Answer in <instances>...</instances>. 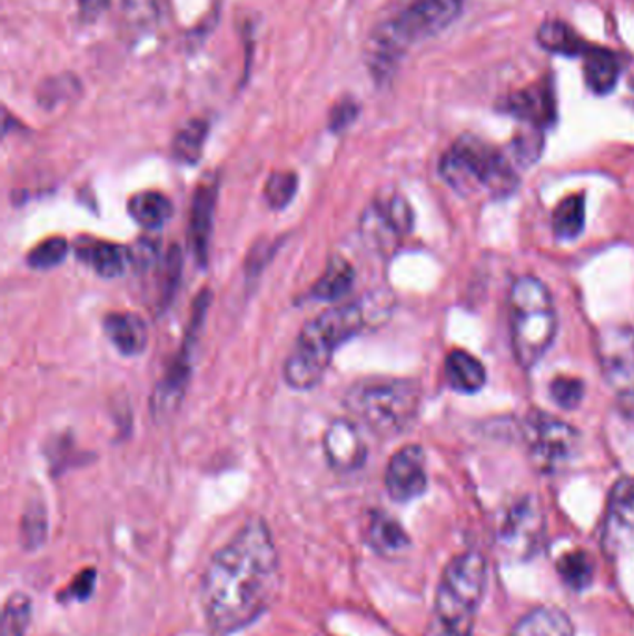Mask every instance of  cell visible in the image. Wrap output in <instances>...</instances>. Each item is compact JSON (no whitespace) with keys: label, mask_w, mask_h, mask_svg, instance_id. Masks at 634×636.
I'll return each mask as SVG.
<instances>
[{"label":"cell","mask_w":634,"mask_h":636,"mask_svg":"<svg viewBox=\"0 0 634 636\" xmlns=\"http://www.w3.org/2000/svg\"><path fill=\"white\" fill-rule=\"evenodd\" d=\"M354 279H356V272L350 262L340 257H334L317 284L313 285L311 296L315 300L337 301L350 290Z\"/></svg>","instance_id":"d4e9b609"},{"label":"cell","mask_w":634,"mask_h":636,"mask_svg":"<svg viewBox=\"0 0 634 636\" xmlns=\"http://www.w3.org/2000/svg\"><path fill=\"white\" fill-rule=\"evenodd\" d=\"M445 375L456 391H481L486 384V369L481 361L465 350H453L445 359Z\"/></svg>","instance_id":"7402d4cb"},{"label":"cell","mask_w":634,"mask_h":636,"mask_svg":"<svg viewBox=\"0 0 634 636\" xmlns=\"http://www.w3.org/2000/svg\"><path fill=\"white\" fill-rule=\"evenodd\" d=\"M96 569H85L82 574L77 575V579L62 592L60 599L62 602H85L91 596L93 586H96Z\"/></svg>","instance_id":"f35d334b"},{"label":"cell","mask_w":634,"mask_h":636,"mask_svg":"<svg viewBox=\"0 0 634 636\" xmlns=\"http://www.w3.org/2000/svg\"><path fill=\"white\" fill-rule=\"evenodd\" d=\"M279 588L281 564L273 530L261 517H251L205 569L199 588L205 622L215 635H235L270 610Z\"/></svg>","instance_id":"6da1fadb"},{"label":"cell","mask_w":634,"mask_h":636,"mask_svg":"<svg viewBox=\"0 0 634 636\" xmlns=\"http://www.w3.org/2000/svg\"><path fill=\"white\" fill-rule=\"evenodd\" d=\"M359 228L368 246L379 251H392L403 242L406 235L412 233L414 212L403 196L389 193L368 205Z\"/></svg>","instance_id":"7c38bea8"},{"label":"cell","mask_w":634,"mask_h":636,"mask_svg":"<svg viewBox=\"0 0 634 636\" xmlns=\"http://www.w3.org/2000/svg\"><path fill=\"white\" fill-rule=\"evenodd\" d=\"M102 330L113 348L127 358L142 354L148 347V326L137 312H108L102 318Z\"/></svg>","instance_id":"ac0fdd59"},{"label":"cell","mask_w":634,"mask_h":636,"mask_svg":"<svg viewBox=\"0 0 634 636\" xmlns=\"http://www.w3.org/2000/svg\"><path fill=\"white\" fill-rule=\"evenodd\" d=\"M182 254L181 248L170 246L166 251L165 267L159 276V306L166 307L170 304L171 296L176 295V289L181 281Z\"/></svg>","instance_id":"1f68e13d"},{"label":"cell","mask_w":634,"mask_h":636,"mask_svg":"<svg viewBox=\"0 0 634 636\" xmlns=\"http://www.w3.org/2000/svg\"><path fill=\"white\" fill-rule=\"evenodd\" d=\"M209 137V123L205 120H190L177 131L171 142L174 159L181 165H198L204 157L205 142Z\"/></svg>","instance_id":"4316f807"},{"label":"cell","mask_w":634,"mask_h":636,"mask_svg":"<svg viewBox=\"0 0 634 636\" xmlns=\"http://www.w3.org/2000/svg\"><path fill=\"white\" fill-rule=\"evenodd\" d=\"M324 455L329 467L339 473H351L367 460V445L357 433L356 423L335 419L324 434Z\"/></svg>","instance_id":"9a60e30c"},{"label":"cell","mask_w":634,"mask_h":636,"mask_svg":"<svg viewBox=\"0 0 634 636\" xmlns=\"http://www.w3.org/2000/svg\"><path fill=\"white\" fill-rule=\"evenodd\" d=\"M32 618V602L24 594H13L4 605L2 636H24Z\"/></svg>","instance_id":"4dcf8cb0"},{"label":"cell","mask_w":634,"mask_h":636,"mask_svg":"<svg viewBox=\"0 0 634 636\" xmlns=\"http://www.w3.org/2000/svg\"><path fill=\"white\" fill-rule=\"evenodd\" d=\"M584 79L590 90L597 96L611 93L620 79L617 58L605 49L590 47V51L584 54Z\"/></svg>","instance_id":"603a6c76"},{"label":"cell","mask_w":634,"mask_h":636,"mask_svg":"<svg viewBox=\"0 0 634 636\" xmlns=\"http://www.w3.org/2000/svg\"><path fill=\"white\" fill-rule=\"evenodd\" d=\"M462 4L464 0H395L367 41V66L374 79H392L409 47L447 29Z\"/></svg>","instance_id":"7a4b0ae2"},{"label":"cell","mask_w":634,"mask_h":636,"mask_svg":"<svg viewBox=\"0 0 634 636\" xmlns=\"http://www.w3.org/2000/svg\"><path fill=\"white\" fill-rule=\"evenodd\" d=\"M129 215L132 220L146 229H159L170 222L174 217V205L165 193L146 190V192L135 193L129 199Z\"/></svg>","instance_id":"44dd1931"},{"label":"cell","mask_w":634,"mask_h":636,"mask_svg":"<svg viewBox=\"0 0 634 636\" xmlns=\"http://www.w3.org/2000/svg\"><path fill=\"white\" fill-rule=\"evenodd\" d=\"M601 546L608 557H623L634 549V478L617 480L608 495Z\"/></svg>","instance_id":"4fadbf2b"},{"label":"cell","mask_w":634,"mask_h":636,"mask_svg":"<svg viewBox=\"0 0 634 636\" xmlns=\"http://www.w3.org/2000/svg\"><path fill=\"white\" fill-rule=\"evenodd\" d=\"M47 535V514L43 506H30L23 519V536L29 538V546L36 547Z\"/></svg>","instance_id":"8d00e7d4"},{"label":"cell","mask_w":634,"mask_h":636,"mask_svg":"<svg viewBox=\"0 0 634 636\" xmlns=\"http://www.w3.org/2000/svg\"><path fill=\"white\" fill-rule=\"evenodd\" d=\"M426 636H453L448 635L447 630L439 629L436 624L430 625V629L426 633Z\"/></svg>","instance_id":"60d3db41"},{"label":"cell","mask_w":634,"mask_h":636,"mask_svg":"<svg viewBox=\"0 0 634 636\" xmlns=\"http://www.w3.org/2000/svg\"><path fill=\"white\" fill-rule=\"evenodd\" d=\"M209 290H204L198 296L196 304H194L192 320H190V326H188L181 350L177 352L176 359L171 361L170 369H168L165 378L155 389L153 398H151V409H153V415L159 420L168 419L181 406L182 397H185V391H187L188 380H190V372H192V348L196 347V339L199 336V328L204 325L205 312L209 309Z\"/></svg>","instance_id":"30bf717a"},{"label":"cell","mask_w":634,"mask_h":636,"mask_svg":"<svg viewBox=\"0 0 634 636\" xmlns=\"http://www.w3.org/2000/svg\"><path fill=\"white\" fill-rule=\"evenodd\" d=\"M367 538L374 551L384 553V555L404 551L409 546V538L403 525L384 511H374L368 523Z\"/></svg>","instance_id":"cb8c5ba5"},{"label":"cell","mask_w":634,"mask_h":636,"mask_svg":"<svg viewBox=\"0 0 634 636\" xmlns=\"http://www.w3.org/2000/svg\"><path fill=\"white\" fill-rule=\"evenodd\" d=\"M562 580L573 590H584L594 579V560L584 551H569L556 563Z\"/></svg>","instance_id":"f1b7e54d"},{"label":"cell","mask_w":634,"mask_h":636,"mask_svg":"<svg viewBox=\"0 0 634 636\" xmlns=\"http://www.w3.org/2000/svg\"><path fill=\"white\" fill-rule=\"evenodd\" d=\"M112 0H79L80 18L93 23L110 8Z\"/></svg>","instance_id":"ab89813d"},{"label":"cell","mask_w":634,"mask_h":636,"mask_svg":"<svg viewBox=\"0 0 634 636\" xmlns=\"http://www.w3.org/2000/svg\"><path fill=\"white\" fill-rule=\"evenodd\" d=\"M506 110L525 126L544 129L556 120L555 93L551 86L538 85L517 91L506 101Z\"/></svg>","instance_id":"e0dca14e"},{"label":"cell","mask_w":634,"mask_h":636,"mask_svg":"<svg viewBox=\"0 0 634 636\" xmlns=\"http://www.w3.org/2000/svg\"><path fill=\"white\" fill-rule=\"evenodd\" d=\"M216 199H218V179L207 177L205 181L199 182V187L194 192L190 223H188L190 248H192V254L201 267H205L207 259H209Z\"/></svg>","instance_id":"2e32d148"},{"label":"cell","mask_w":634,"mask_h":636,"mask_svg":"<svg viewBox=\"0 0 634 636\" xmlns=\"http://www.w3.org/2000/svg\"><path fill=\"white\" fill-rule=\"evenodd\" d=\"M601 372L617 403L634 415V330L628 326H605L597 336Z\"/></svg>","instance_id":"9c48e42d"},{"label":"cell","mask_w":634,"mask_h":636,"mask_svg":"<svg viewBox=\"0 0 634 636\" xmlns=\"http://www.w3.org/2000/svg\"><path fill=\"white\" fill-rule=\"evenodd\" d=\"M586 222V203L583 193L567 196L555 209L553 229L561 239L572 240L583 233Z\"/></svg>","instance_id":"83f0119b"},{"label":"cell","mask_w":634,"mask_h":636,"mask_svg":"<svg viewBox=\"0 0 634 636\" xmlns=\"http://www.w3.org/2000/svg\"><path fill=\"white\" fill-rule=\"evenodd\" d=\"M387 494L397 503H409L428 488L425 450L419 445H406L393 455L386 469Z\"/></svg>","instance_id":"5bb4252c"},{"label":"cell","mask_w":634,"mask_h":636,"mask_svg":"<svg viewBox=\"0 0 634 636\" xmlns=\"http://www.w3.org/2000/svg\"><path fill=\"white\" fill-rule=\"evenodd\" d=\"M551 398L555 400L561 408H577L584 397V384L577 378L569 376H556L549 386Z\"/></svg>","instance_id":"d590c367"},{"label":"cell","mask_w":634,"mask_h":636,"mask_svg":"<svg viewBox=\"0 0 634 636\" xmlns=\"http://www.w3.org/2000/svg\"><path fill=\"white\" fill-rule=\"evenodd\" d=\"M365 312L357 304L329 307L304 326L289 358L284 365V378L296 391L317 386L328 370L337 348L365 328Z\"/></svg>","instance_id":"3957f363"},{"label":"cell","mask_w":634,"mask_h":636,"mask_svg":"<svg viewBox=\"0 0 634 636\" xmlns=\"http://www.w3.org/2000/svg\"><path fill=\"white\" fill-rule=\"evenodd\" d=\"M298 192V176L295 171H274L265 185V199L274 210H284L289 207Z\"/></svg>","instance_id":"f546056e"},{"label":"cell","mask_w":634,"mask_h":636,"mask_svg":"<svg viewBox=\"0 0 634 636\" xmlns=\"http://www.w3.org/2000/svg\"><path fill=\"white\" fill-rule=\"evenodd\" d=\"M123 16L135 30H146L159 19L160 0H123Z\"/></svg>","instance_id":"e575fe53"},{"label":"cell","mask_w":634,"mask_h":636,"mask_svg":"<svg viewBox=\"0 0 634 636\" xmlns=\"http://www.w3.org/2000/svg\"><path fill=\"white\" fill-rule=\"evenodd\" d=\"M80 90L79 80L73 74H60L55 79L47 80L46 85L41 86L38 99H40L41 107L51 109L58 107L63 101L73 99L75 93Z\"/></svg>","instance_id":"836d02e7"},{"label":"cell","mask_w":634,"mask_h":636,"mask_svg":"<svg viewBox=\"0 0 634 636\" xmlns=\"http://www.w3.org/2000/svg\"><path fill=\"white\" fill-rule=\"evenodd\" d=\"M486 558L478 551L454 557L443 569L436 592V624L453 636H473L475 618L486 590Z\"/></svg>","instance_id":"52a82bcc"},{"label":"cell","mask_w":634,"mask_h":636,"mask_svg":"<svg viewBox=\"0 0 634 636\" xmlns=\"http://www.w3.org/2000/svg\"><path fill=\"white\" fill-rule=\"evenodd\" d=\"M539 46L547 51L564 57H584L590 51L588 43L564 21H547L538 30Z\"/></svg>","instance_id":"484cf974"},{"label":"cell","mask_w":634,"mask_h":636,"mask_svg":"<svg viewBox=\"0 0 634 636\" xmlns=\"http://www.w3.org/2000/svg\"><path fill=\"white\" fill-rule=\"evenodd\" d=\"M68 240L62 237H52L36 246L27 257V261L36 270H49V268L58 267L68 256Z\"/></svg>","instance_id":"d6a6232c"},{"label":"cell","mask_w":634,"mask_h":636,"mask_svg":"<svg viewBox=\"0 0 634 636\" xmlns=\"http://www.w3.org/2000/svg\"><path fill=\"white\" fill-rule=\"evenodd\" d=\"M508 311L514 356L523 369H533L555 341L556 311L549 289L533 276L517 279Z\"/></svg>","instance_id":"8992f818"},{"label":"cell","mask_w":634,"mask_h":636,"mask_svg":"<svg viewBox=\"0 0 634 636\" xmlns=\"http://www.w3.org/2000/svg\"><path fill=\"white\" fill-rule=\"evenodd\" d=\"M511 636H575V629L561 608L538 607L517 622Z\"/></svg>","instance_id":"ffe728a7"},{"label":"cell","mask_w":634,"mask_h":636,"mask_svg":"<svg viewBox=\"0 0 634 636\" xmlns=\"http://www.w3.org/2000/svg\"><path fill=\"white\" fill-rule=\"evenodd\" d=\"M359 116V105L351 97H345L335 105L329 112V129L334 132L345 131L357 120Z\"/></svg>","instance_id":"74e56055"},{"label":"cell","mask_w":634,"mask_h":636,"mask_svg":"<svg viewBox=\"0 0 634 636\" xmlns=\"http://www.w3.org/2000/svg\"><path fill=\"white\" fill-rule=\"evenodd\" d=\"M439 173L462 196L506 198L517 188L516 171L498 149L481 138H458L443 155Z\"/></svg>","instance_id":"5b68a950"},{"label":"cell","mask_w":634,"mask_h":636,"mask_svg":"<svg viewBox=\"0 0 634 636\" xmlns=\"http://www.w3.org/2000/svg\"><path fill=\"white\" fill-rule=\"evenodd\" d=\"M80 261L101 278H118L132 262L131 250L105 240L80 239L75 245Z\"/></svg>","instance_id":"d6986e66"},{"label":"cell","mask_w":634,"mask_h":636,"mask_svg":"<svg viewBox=\"0 0 634 636\" xmlns=\"http://www.w3.org/2000/svg\"><path fill=\"white\" fill-rule=\"evenodd\" d=\"M545 538V517L533 497L516 500L498 528V547L511 560H528L539 551Z\"/></svg>","instance_id":"8fae6325"},{"label":"cell","mask_w":634,"mask_h":636,"mask_svg":"<svg viewBox=\"0 0 634 636\" xmlns=\"http://www.w3.org/2000/svg\"><path fill=\"white\" fill-rule=\"evenodd\" d=\"M420 389L414 380L370 376L351 384L345 408L379 438L406 433L419 414Z\"/></svg>","instance_id":"277c9868"},{"label":"cell","mask_w":634,"mask_h":636,"mask_svg":"<svg viewBox=\"0 0 634 636\" xmlns=\"http://www.w3.org/2000/svg\"><path fill=\"white\" fill-rule=\"evenodd\" d=\"M523 441L542 473H555L573 460L581 438L572 425L545 411H531L523 420Z\"/></svg>","instance_id":"ba28073f"}]
</instances>
